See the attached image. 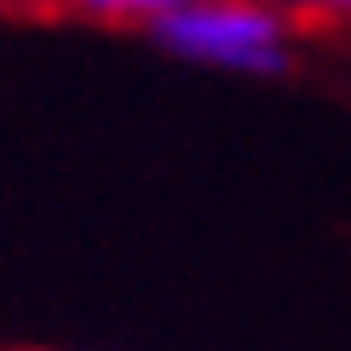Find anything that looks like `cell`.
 <instances>
[{"mask_svg":"<svg viewBox=\"0 0 351 351\" xmlns=\"http://www.w3.org/2000/svg\"><path fill=\"white\" fill-rule=\"evenodd\" d=\"M144 29L162 52L196 58V64H225L247 69V75H282L294 64L282 12L259 6V0H184Z\"/></svg>","mask_w":351,"mask_h":351,"instance_id":"cell-1","label":"cell"},{"mask_svg":"<svg viewBox=\"0 0 351 351\" xmlns=\"http://www.w3.org/2000/svg\"><path fill=\"white\" fill-rule=\"evenodd\" d=\"M75 12H93V18H144V23H156V18H167L173 6H184V0H69Z\"/></svg>","mask_w":351,"mask_h":351,"instance_id":"cell-2","label":"cell"},{"mask_svg":"<svg viewBox=\"0 0 351 351\" xmlns=\"http://www.w3.org/2000/svg\"><path fill=\"white\" fill-rule=\"evenodd\" d=\"M305 6H317V12H340V18H351V0H305Z\"/></svg>","mask_w":351,"mask_h":351,"instance_id":"cell-3","label":"cell"}]
</instances>
